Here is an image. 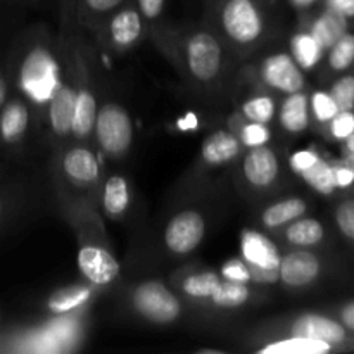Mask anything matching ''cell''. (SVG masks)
<instances>
[{"instance_id": "obj_32", "label": "cell", "mask_w": 354, "mask_h": 354, "mask_svg": "<svg viewBox=\"0 0 354 354\" xmlns=\"http://www.w3.org/2000/svg\"><path fill=\"white\" fill-rule=\"evenodd\" d=\"M239 140H241L242 147L252 149L261 147V145H268L272 140V130L268 124L256 123V121H248L242 124L241 131H239Z\"/></svg>"}, {"instance_id": "obj_50", "label": "cell", "mask_w": 354, "mask_h": 354, "mask_svg": "<svg viewBox=\"0 0 354 354\" xmlns=\"http://www.w3.org/2000/svg\"><path fill=\"white\" fill-rule=\"evenodd\" d=\"M0 318H2V313H0Z\"/></svg>"}, {"instance_id": "obj_38", "label": "cell", "mask_w": 354, "mask_h": 354, "mask_svg": "<svg viewBox=\"0 0 354 354\" xmlns=\"http://www.w3.org/2000/svg\"><path fill=\"white\" fill-rule=\"evenodd\" d=\"M318 154L315 151H310V149H304V151H296L290 154L289 158V168L292 169L294 173L301 175V173L306 171L308 168L315 165L318 161Z\"/></svg>"}, {"instance_id": "obj_9", "label": "cell", "mask_w": 354, "mask_h": 354, "mask_svg": "<svg viewBox=\"0 0 354 354\" xmlns=\"http://www.w3.org/2000/svg\"><path fill=\"white\" fill-rule=\"evenodd\" d=\"M261 80L266 86L280 93H294L304 88L303 69L296 64L289 52H277L261 62Z\"/></svg>"}, {"instance_id": "obj_30", "label": "cell", "mask_w": 354, "mask_h": 354, "mask_svg": "<svg viewBox=\"0 0 354 354\" xmlns=\"http://www.w3.org/2000/svg\"><path fill=\"white\" fill-rule=\"evenodd\" d=\"M301 178L308 183L313 190H317L322 196H330L335 192L337 185H335V176H334V166L328 165L324 159H318L311 168L306 171L301 173Z\"/></svg>"}, {"instance_id": "obj_2", "label": "cell", "mask_w": 354, "mask_h": 354, "mask_svg": "<svg viewBox=\"0 0 354 354\" xmlns=\"http://www.w3.org/2000/svg\"><path fill=\"white\" fill-rule=\"evenodd\" d=\"M220 26L237 47H249L261 40L266 28L265 10L259 0H221Z\"/></svg>"}, {"instance_id": "obj_15", "label": "cell", "mask_w": 354, "mask_h": 354, "mask_svg": "<svg viewBox=\"0 0 354 354\" xmlns=\"http://www.w3.org/2000/svg\"><path fill=\"white\" fill-rule=\"evenodd\" d=\"M109 40L114 47L127 50L133 47L142 37L144 31V17L135 7H123L116 9L109 19Z\"/></svg>"}, {"instance_id": "obj_42", "label": "cell", "mask_w": 354, "mask_h": 354, "mask_svg": "<svg viewBox=\"0 0 354 354\" xmlns=\"http://www.w3.org/2000/svg\"><path fill=\"white\" fill-rule=\"evenodd\" d=\"M327 6L334 7L346 17H354V0H327Z\"/></svg>"}, {"instance_id": "obj_34", "label": "cell", "mask_w": 354, "mask_h": 354, "mask_svg": "<svg viewBox=\"0 0 354 354\" xmlns=\"http://www.w3.org/2000/svg\"><path fill=\"white\" fill-rule=\"evenodd\" d=\"M337 104L339 111H351L354 107V76H342L328 92Z\"/></svg>"}, {"instance_id": "obj_25", "label": "cell", "mask_w": 354, "mask_h": 354, "mask_svg": "<svg viewBox=\"0 0 354 354\" xmlns=\"http://www.w3.org/2000/svg\"><path fill=\"white\" fill-rule=\"evenodd\" d=\"M325 48L317 41L310 31H299L290 38V52L296 64L303 71H311L320 64Z\"/></svg>"}, {"instance_id": "obj_18", "label": "cell", "mask_w": 354, "mask_h": 354, "mask_svg": "<svg viewBox=\"0 0 354 354\" xmlns=\"http://www.w3.org/2000/svg\"><path fill=\"white\" fill-rule=\"evenodd\" d=\"M97 106L95 93L85 85V83H76V99L75 111H73L71 123V137L76 140H85L93 133V124H95Z\"/></svg>"}, {"instance_id": "obj_43", "label": "cell", "mask_w": 354, "mask_h": 354, "mask_svg": "<svg viewBox=\"0 0 354 354\" xmlns=\"http://www.w3.org/2000/svg\"><path fill=\"white\" fill-rule=\"evenodd\" d=\"M341 320L346 328H349V330L354 332V301L353 303H348L344 308H342Z\"/></svg>"}, {"instance_id": "obj_20", "label": "cell", "mask_w": 354, "mask_h": 354, "mask_svg": "<svg viewBox=\"0 0 354 354\" xmlns=\"http://www.w3.org/2000/svg\"><path fill=\"white\" fill-rule=\"evenodd\" d=\"M30 109L19 99H12L2 106L0 113V138L6 144H16L28 131Z\"/></svg>"}, {"instance_id": "obj_44", "label": "cell", "mask_w": 354, "mask_h": 354, "mask_svg": "<svg viewBox=\"0 0 354 354\" xmlns=\"http://www.w3.org/2000/svg\"><path fill=\"white\" fill-rule=\"evenodd\" d=\"M287 2H289L294 9L304 10V9H310V7H313L318 0H287Z\"/></svg>"}, {"instance_id": "obj_21", "label": "cell", "mask_w": 354, "mask_h": 354, "mask_svg": "<svg viewBox=\"0 0 354 354\" xmlns=\"http://www.w3.org/2000/svg\"><path fill=\"white\" fill-rule=\"evenodd\" d=\"M308 211L306 201L301 197H286L270 204L261 213V225L268 230H282L297 218L304 216Z\"/></svg>"}, {"instance_id": "obj_26", "label": "cell", "mask_w": 354, "mask_h": 354, "mask_svg": "<svg viewBox=\"0 0 354 354\" xmlns=\"http://www.w3.org/2000/svg\"><path fill=\"white\" fill-rule=\"evenodd\" d=\"M332 349L330 344L315 339L299 337V335H289L287 339L270 342L265 348H259L261 354H324Z\"/></svg>"}, {"instance_id": "obj_27", "label": "cell", "mask_w": 354, "mask_h": 354, "mask_svg": "<svg viewBox=\"0 0 354 354\" xmlns=\"http://www.w3.org/2000/svg\"><path fill=\"white\" fill-rule=\"evenodd\" d=\"M221 282V277L218 272L213 270H201V272L189 273L185 279L182 280V292L185 294L189 299L194 301H207L209 303L211 296L214 290L218 289Z\"/></svg>"}, {"instance_id": "obj_48", "label": "cell", "mask_w": 354, "mask_h": 354, "mask_svg": "<svg viewBox=\"0 0 354 354\" xmlns=\"http://www.w3.org/2000/svg\"><path fill=\"white\" fill-rule=\"evenodd\" d=\"M197 353H221L220 349H199Z\"/></svg>"}, {"instance_id": "obj_8", "label": "cell", "mask_w": 354, "mask_h": 354, "mask_svg": "<svg viewBox=\"0 0 354 354\" xmlns=\"http://www.w3.org/2000/svg\"><path fill=\"white\" fill-rule=\"evenodd\" d=\"M76 265L92 287H107L120 277L121 265L116 256L97 242H85L76 252Z\"/></svg>"}, {"instance_id": "obj_35", "label": "cell", "mask_w": 354, "mask_h": 354, "mask_svg": "<svg viewBox=\"0 0 354 354\" xmlns=\"http://www.w3.org/2000/svg\"><path fill=\"white\" fill-rule=\"evenodd\" d=\"M220 277L223 280H230V282H241V283H251V270L245 265L244 259L230 258L221 265Z\"/></svg>"}, {"instance_id": "obj_17", "label": "cell", "mask_w": 354, "mask_h": 354, "mask_svg": "<svg viewBox=\"0 0 354 354\" xmlns=\"http://www.w3.org/2000/svg\"><path fill=\"white\" fill-rule=\"evenodd\" d=\"M310 99L303 90L287 93L280 107L277 109L279 123L283 131L290 135H299L310 127Z\"/></svg>"}, {"instance_id": "obj_45", "label": "cell", "mask_w": 354, "mask_h": 354, "mask_svg": "<svg viewBox=\"0 0 354 354\" xmlns=\"http://www.w3.org/2000/svg\"><path fill=\"white\" fill-rule=\"evenodd\" d=\"M7 102V83L3 76L0 75V107Z\"/></svg>"}, {"instance_id": "obj_12", "label": "cell", "mask_w": 354, "mask_h": 354, "mask_svg": "<svg viewBox=\"0 0 354 354\" xmlns=\"http://www.w3.org/2000/svg\"><path fill=\"white\" fill-rule=\"evenodd\" d=\"M62 173L78 187H92L100 178V165L95 152L85 145H75L62 154Z\"/></svg>"}, {"instance_id": "obj_37", "label": "cell", "mask_w": 354, "mask_h": 354, "mask_svg": "<svg viewBox=\"0 0 354 354\" xmlns=\"http://www.w3.org/2000/svg\"><path fill=\"white\" fill-rule=\"evenodd\" d=\"M335 221L342 234L354 241V201H344L335 211Z\"/></svg>"}, {"instance_id": "obj_33", "label": "cell", "mask_w": 354, "mask_h": 354, "mask_svg": "<svg viewBox=\"0 0 354 354\" xmlns=\"http://www.w3.org/2000/svg\"><path fill=\"white\" fill-rule=\"evenodd\" d=\"M310 113L320 123H328L339 113V107L334 102L330 93L318 90L310 97Z\"/></svg>"}, {"instance_id": "obj_49", "label": "cell", "mask_w": 354, "mask_h": 354, "mask_svg": "<svg viewBox=\"0 0 354 354\" xmlns=\"http://www.w3.org/2000/svg\"><path fill=\"white\" fill-rule=\"evenodd\" d=\"M2 211H3V201L2 197H0V216H2Z\"/></svg>"}, {"instance_id": "obj_6", "label": "cell", "mask_w": 354, "mask_h": 354, "mask_svg": "<svg viewBox=\"0 0 354 354\" xmlns=\"http://www.w3.org/2000/svg\"><path fill=\"white\" fill-rule=\"evenodd\" d=\"M185 62L197 82H214L223 68L221 44L209 31H196L185 41Z\"/></svg>"}, {"instance_id": "obj_4", "label": "cell", "mask_w": 354, "mask_h": 354, "mask_svg": "<svg viewBox=\"0 0 354 354\" xmlns=\"http://www.w3.org/2000/svg\"><path fill=\"white\" fill-rule=\"evenodd\" d=\"M133 121L123 106L106 102L99 107L93 124L97 145L109 158H123L133 144Z\"/></svg>"}, {"instance_id": "obj_11", "label": "cell", "mask_w": 354, "mask_h": 354, "mask_svg": "<svg viewBox=\"0 0 354 354\" xmlns=\"http://www.w3.org/2000/svg\"><path fill=\"white\" fill-rule=\"evenodd\" d=\"M322 272L320 259L306 249H296L282 254L279 268V282L289 289H304L318 279Z\"/></svg>"}, {"instance_id": "obj_10", "label": "cell", "mask_w": 354, "mask_h": 354, "mask_svg": "<svg viewBox=\"0 0 354 354\" xmlns=\"http://www.w3.org/2000/svg\"><path fill=\"white\" fill-rule=\"evenodd\" d=\"M242 176L256 190L275 185L280 176V159L268 145L248 149L242 159Z\"/></svg>"}, {"instance_id": "obj_46", "label": "cell", "mask_w": 354, "mask_h": 354, "mask_svg": "<svg viewBox=\"0 0 354 354\" xmlns=\"http://www.w3.org/2000/svg\"><path fill=\"white\" fill-rule=\"evenodd\" d=\"M342 162H344L346 166H349V168H351L354 171V152H349V154L346 156L344 161H342Z\"/></svg>"}, {"instance_id": "obj_28", "label": "cell", "mask_w": 354, "mask_h": 354, "mask_svg": "<svg viewBox=\"0 0 354 354\" xmlns=\"http://www.w3.org/2000/svg\"><path fill=\"white\" fill-rule=\"evenodd\" d=\"M249 299H251L249 283L230 282V280L221 279L220 286L211 296L209 303L213 306L221 308V310H237V308L248 304Z\"/></svg>"}, {"instance_id": "obj_29", "label": "cell", "mask_w": 354, "mask_h": 354, "mask_svg": "<svg viewBox=\"0 0 354 354\" xmlns=\"http://www.w3.org/2000/svg\"><path fill=\"white\" fill-rule=\"evenodd\" d=\"M277 100L268 93H254L242 102L241 113L248 121L270 124L277 118Z\"/></svg>"}, {"instance_id": "obj_31", "label": "cell", "mask_w": 354, "mask_h": 354, "mask_svg": "<svg viewBox=\"0 0 354 354\" xmlns=\"http://www.w3.org/2000/svg\"><path fill=\"white\" fill-rule=\"evenodd\" d=\"M328 50V66L334 71L348 69L354 62V35L344 33Z\"/></svg>"}, {"instance_id": "obj_7", "label": "cell", "mask_w": 354, "mask_h": 354, "mask_svg": "<svg viewBox=\"0 0 354 354\" xmlns=\"http://www.w3.org/2000/svg\"><path fill=\"white\" fill-rule=\"evenodd\" d=\"M206 235V220L196 209L176 213L165 228V245L171 254L189 256L196 251Z\"/></svg>"}, {"instance_id": "obj_5", "label": "cell", "mask_w": 354, "mask_h": 354, "mask_svg": "<svg viewBox=\"0 0 354 354\" xmlns=\"http://www.w3.org/2000/svg\"><path fill=\"white\" fill-rule=\"evenodd\" d=\"M239 251H241V258L251 270V283L272 286L279 282L282 254L268 235L259 230H252V228H244L241 232Z\"/></svg>"}, {"instance_id": "obj_41", "label": "cell", "mask_w": 354, "mask_h": 354, "mask_svg": "<svg viewBox=\"0 0 354 354\" xmlns=\"http://www.w3.org/2000/svg\"><path fill=\"white\" fill-rule=\"evenodd\" d=\"M334 176H335V185H337V189L353 185L354 182V171L349 168V166H346L344 162L339 166H334Z\"/></svg>"}, {"instance_id": "obj_1", "label": "cell", "mask_w": 354, "mask_h": 354, "mask_svg": "<svg viewBox=\"0 0 354 354\" xmlns=\"http://www.w3.org/2000/svg\"><path fill=\"white\" fill-rule=\"evenodd\" d=\"M62 82L61 62L50 48L35 45L24 54L17 71V86L28 102L37 107H47Z\"/></svg>"}, {"instance_id": "obj_3", "label": "cell", "mask_w": 354, "mask_h": 354, "mask_svg": "<svg viewBox=\"0 0 354 354\" xmlns=\"http://www.w3.org/2000/svg\"><path fill=\"white\" fill-rule=\"evenodd\" d=\"M130 303L138 317L154 325H171L182 315V303L161 280L137 283L131 290Z\"/></svg>"}, {"instance_id": "obj_40", "label": "cell", "mask_w": 354, "mask_h": 354, "mask_svg": "<svg viewBox=\"0 0 354 354\" xmlns=\"http://www.w3.org/2000/svg\"><path fill=\"white\" fill-rule=\"evenodd\" d=\"M166 0H137V9L142 17L147 21H156L162 14Z\"/></svg>"}, {"instance_id": "obj_39", "label": "cell", "mask_w": 354, "mask_h": 354, "mask_svg": "<svg viewBox=\"0 0 354 354\" xmlns=\"http://www.w3.org/2000/svg\"><path fill=\"white\" fill-rule=\"evenodd\" d=\"M124 0H82L83 7H85L88 12L99 14V16H104V14H113L114 10L120 9L123 6Z\"/></svg>"}, {"instance_id": "obj_14", "label": "cell", "mask_w": 354, "mask_h": 354, "mask_svg": "<svg viewBox=\"0 0 354 354\" xmlns=\"http://www.w3.org/2000/svg\"><path fill=\"white\" fill-rule=\"evenodd\" d=\"M76 99V83L73 80L62 82L61 88L57 90L52 100L47 106L48 127H50L52 135L57 138L71 137V123H73V111H75Z\"/></svg>"}, {"instance_id": "obj_13", "label": "cell", "mask_w": 354, "mask_h": 354, "mask_svg": "<svg viewBox=\"0 0 354 354\" xmlns=\"http://www.w3.org/2000/svg\"><path fill=\"white\" fill-rule=\"evenodd\" d=\"M289 335L315 339L330 344L332 348L346 341V327L332 318L317 313H306L297 317L290 324Z\"/></svg>"}, {"instance_id": "obj_24", "label": "cell", "mask_w": 354, "mask_h": 354, "mask_svg": "<svg viewBox=\"0 0 354 354\" xmlns=\"http://www.w3.org/2000/svg\"><path fill=\"white\" fill-rule=\"evenodd\" d=\"M325 237V228L315 218H297L292 223L283 227V239L296 249L315 248Z\"/></svg>"}, {"instance_id": "obj_16", "label": "cell", "mask_w": 354, "mask_h": 354, "mask_svg": "<svg viewBox=\"0 0 354 354\" xmlns=\"http://www.w3.org/2000/svg\"><path fill=\"white\" fill-rule=\"evenodd\" d=\"M241 151L242 144L237 135L228 130H216L201 145V159L206 166L218 168L234 161Z\"/></svg>"}, {"instance_id": "obj_22", "label": "cell", "mask_w": 354, "mask_h": 354, "mask_svg": "<svg viewBox=\"0 0 354 354\" xmlns=\"http://www.w3.org/2000/svg\"><path fill=\"white\" fill-rule=\"evenodd\" d=\"M310 33L317 38V41L325 50H328L342 35L348 33V17L335 10L334 7L327 6V9L313 21Z\"/></svg>"}, {"instance_id": "obj_47", "label": "cell", "mask_w": 354, "mask_h": 354, "mask_svg": "<svg viewBox=\"0 0 354 354\" xmlns=\"http://www.w3.org/2000/svg\"><path fill=\"white\" fill-rule=\"evenodd\" d=\"M346 147H348L349 152H354V131L346 138Z\"/></svg>"}, {"instance_id": "obj_23", "label": "cell", "mask_w": 354, "mask_h": 354, "mask_svg": "<svg viewBox=\"0 0 354 354\" xmlns=\"http://www.w3.org/2000/svg\"><path fill=\"white\" fill-rule=\"evenodd\" d=\"M93 287L90 286H71L64 287V289L57 290L52 294L47 299V310L48 313L55 315V317H64V315L75 313V311L82 310L90 299H92Z\"/></svg>"}, {"instance_id": "obj_36", "label": "cell", "mask_w": 354, "mask_h": 354, "mask_svg": "<svg viewBox=\"0 0 354 354\" xmlns=\"http://www.w3.org/2000/svg\"><path fill=\"white\" fill-rule=\"evenodd\" d=\"M330 133L337 140H346L354 131V113L351 111H339L330 121Z\"/></svg>"}, {"instance_id": "obj_19", "label": "cell", "mask_w": 354, "mask_h": 354, "mask_svg": "<svg viewBox=\"0 0 354 354\" xmlns=\"http://www.w3.org/2000/svg\"><path fill=\"white\" fill-rule=\"evenodd\" d=\"M100 204L106 216L118 220L127 214L131 204V189L128 180L123 175H111L104 182L100 192Z\"/></svg>"}]
</instances>
